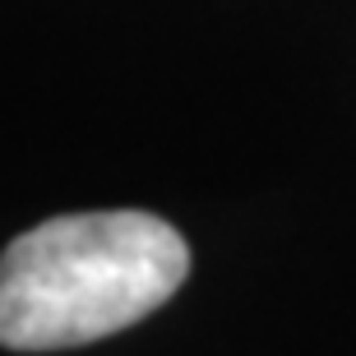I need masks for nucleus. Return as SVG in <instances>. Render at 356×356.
<instances>
[{"mask_svg": "<svg viewBox=\"0 0 356 356\" xmlns=\"http://www.w3.org/2000/svg\"><path fill=\"white\" fill-rule=\"evenodd\" d=\"M190 277V245L139 209L65 213L0 254V347L65 352L139 324Z\"/></svg>", "mask_w": 356, "mask_h": 356, "instance_id": "nucleus-1", "label": "nucleus"}]
</instances>
